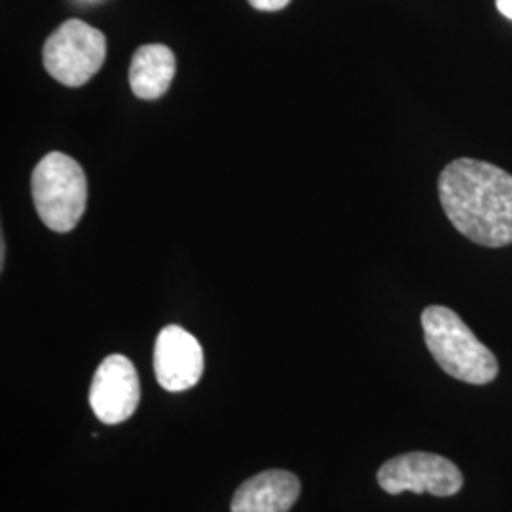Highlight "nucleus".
Wrapping results in <instances>:
<instances>
[{"instance_id":"f257e3e1","label":"nucleus","mask_w":512,"mask_h":512,"mask_svg":"<svg viewBox=\"0 0 512 512\" xmlns=\"http://www.w3.org/2000/svg\"><path fill=\"white\" fill-rule=\"evenodd\" d=\"M442 209L454 228L482 247L512 243V175L473 158H459L439 177Z\"/></svg>"},{"instance_id":"7ed1b4c3","label":"nucleus","mask_w":512,"mask_h":512,"mask_svg":"<svg viewBox=\"0 0 512 512\" xmlns=\"http://www.w3.org/2000/svg\"><path fill=\"white\" fill-rule=\"evenodd\" d=\"M31 192L38 217L57 234L71 232L86 211V173L63 152H50L38 162L31 179Z\"/></svg>"},{"instance_id":"6e6552de","label":"nucleus","mask_w":512,"mask_h":512,"mask_svg":"<svg viewBox=\"0 0 512 512\" xmlns=\"http://www.w3.org/2000/svg\"><path fill=\"white\" fill-rule=\"evenodd\" d=\"M300 480L291 471L270 469L245 480L232 499V512H289L298 501Z\"/></svg>"},{"instance_id":"39448f33","label":"nucleus","mask_w":512,"mask_h":512,"mask_svg":"<svg viewBox=\"0 0 512 512\" xmlns=\"http://www.w3.org/2000/svg\"><path fill=\"white\" fill-rule=\"evenodd\" d=\"M378 484L391 495L414 492L450 497L463 488V475L450 459L410 452L385 461L378 471Z\"/></svg>"},{"instance_id":"20e7f679","label":"nucleus","mask_w":512,"mask_h":512,"mask_svg":"<svg viewBox=\"0 0 512 512\" xmlns=\"http://www.w3.org/2000/svg\"><path fill=\"white\" fill-rule=\"evenodd\" d=\"M107 38L92 25L69 19L44 44V69L59 84L78 88L90 82L105 63Z\"/></svg>"},{"instance_id":"1a4fd4ad","label":"nucleus","mask_w":512,"mask_h":512,"mask_svg":"<svg viewBox=\"0 0 512 512\" xmlns=\"http://www.w3.org/2000/svg\"><path fill=\"white\" fill-rule=\"evenodd\" d=\"M177 73L175 54L164 44L141 46L129 67V86L139 99H160Z\"/></svg>"},{"instance_id":"9b49d317","label":"nucleus","mask_w":512,"mask_h":512,"mask_svg":"<svg viewBox=\"0 0 512 512\" xmlns=\"http://www.w3.org/2000/svg\"><path fill=\"white\" fill-rule=\"evenodd\" d=\"M497 10L505 16L512 19V0H497Z\"/></svg>"},{"instance_id":"0eeeda50","label":"nucleus","mask_w":512,"mask_h":512,"mask_svg":"<svg viewBox=\"0 0 512 512\" xmlns=\"http://www.w3.org/2000/svg\"><path fill=\"white\" fill-rule=\"evenodd\" d=\"M205 359L194 334L177 325L160 330L154 346V372L165 391L181 393L200 382Z\"/></svg>"},{"instance_id":"f03ea898","label":"nucleus","mask_w":512,"mask_h":512,"mask_svg":"<svg viewBox=\"0 0 512 512\" xmlns=\"http://www.w3.org/2000/svg\"><path fill=\"white\" fill-rule=\"evenodd\" d=\"M421 327L427 348L448 376L473 385L490 384L497 378L499 365L494 353L456 311L429 306L421 313Z\"/></svg>"},{"instance_id":"9d476101","label":"nucleus","mask_w":512,"mask_h":512,"mask_svg":"<svg viewBox=\"0 0 512 512\" xmlns=\"http://www.w3.org/2000/svg\"><path fill=\"white\" fill-rule=\"evenodd\" d=\"M291 0H249V4L260 10V12H277L283 10L285 6H289Z\"/></svg>"},{"instance_id":"423d86ee","label":"nucleus","mask_w":512,"mask_h":512,"mask_svg":"<svg viewBox=\"0 0 512 512\" xmlns=\"http://www.w3.org/2000/svg\"><path fill=\"white\" fill-rule=\"evenodd\" d=\"M141 401L139 374L124 355H109L97 366L90 385V406L105 425L129 420Z\"/></svg>"}]
</instances>
